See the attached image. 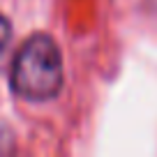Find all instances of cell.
I'll return each instance as SVG.
<instances>
[{
    "instance_id": "obj_1",
    "label": "cell",
    "mask_w": 157,
    "mask_h": 157,
    "mask_svg": "<svg viewBox=\"0 0 157 157\" xmlns=\"http://www.w3.org/2000/svg\"><path fill=\"white\" fill-rule=\"evenodd\" d=\"M63 53L46 33L23 42L12 60V90L30 102L53 99L63 88Z\"/></svg>"
},
{
    "instance_id": "obj_2",
    "label": "cell",
    "mask_w": 157,
    "mask_h": 157,
    "mask_svg": "<svg viewBox=\"0 0 157 157\" xmlns=\"http://www.w3.org/2000/svg\"><path fill=\"white\" fill-rule=\"evenodd\" d=\"M10 51H12V25L5 16L0 14V72L5 69L7 58H10Z\"/></svg>"
}]
</instances>
